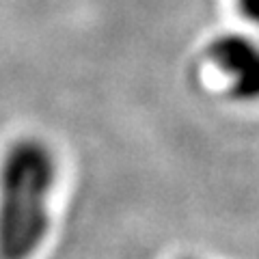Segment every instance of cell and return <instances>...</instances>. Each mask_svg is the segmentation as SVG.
I'll return each instance as SVG.
<instances>
[{
  "mask_svg": "<svg viewBox=\"0 0 259 259\" xmlns=\"http://www.w3.org/2000/svg\"><path fill=\"white\" fill-rule=\"evenodd\" d=\"M238 11L244 15V20L259 26V0H236Z\"/></svg>",
  "mask_w": 259,
  "mask_h": 259,
  "instance_id": "3",
  "label": "cell"
},
{
  "mask_svg": "<svg viewBox=\"0 0 259 259\" xmlns=\"http://www.w3.org/2000/svg\"><path fill=\"white\" fill-rule=\"evenodd\" d=\"M180 259H199V257H180Z\"/></svg>",
  "mask_w": 259,
  "mask_h": 259,
  "instance_id": "4",
  "label": "cell"
},
{
  "mask_svg": "<svg viewBox=\"0 0 259 259\" xmlns=\"http://www.w3.org/2000/svg\"><path fill=\"white\" fill-rule=\"evenodd\" d=\"M207 61L225 82L231 100L259 102V41L238 32L216 37L207 48Z\"/></svg>",
  "mask_w": 259,
  "mask_h": 259,
  "instance_id": "2",
  "label": "cell"
},
{
  "mask_svg": "<svg viewBox=\"0 0 259 259\" xmlns=\"http://www.w3.org/2000/svg\"><path fill=\"white\" fill-rule=\"evenodd\" d=\"M59 160L41 139L24 136L0 162V259H30L50 233Z\"/></svg>",
  "mask_w": 259,
  "mask_h": 259,
  "instance_id": "1",
  "label": "cell"
}]
</instances>
